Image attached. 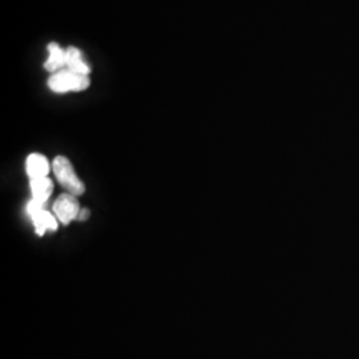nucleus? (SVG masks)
Returning a JSON list of instances; mask_svg holds the SVG:
<instances>
[{"mask_svg":"<svg viewBox=\"0 0 359 359\" xmlns=\"http://www.w3.org/2000/svg\"><path fill=\"white\" fill-rule=\"evenodd\" d=\"M52 170L59 181V184L65 188L67 193H71V194L79 197L86 192L84 182L77 177L76 172L72 167L71 161L65 156H57L53 160Z\"/></svg>","mask_w":359,"mask_h":359,"instance_id":"1","label":"nucleus"},{"mask_svg":"<svg viewBox=\"0 0 359 359\" xmlns=\"http://www.w3.org/2000/svg\"><path fill=\"white\" fill-rule=\"evenodd\" d=\"M48 87L55 93L84 90L90 87V77L65 68L52 74V76L48 79Z\"/></svg>","mask_w":359,"mask_h":359,"instance_id":"2","label":"nucleus"},{"mask_svg":"<svg viewBox=\"0 0 359 359\" xmlns=\"http://www.w3.org/2000/svg\"><path fill=\"white\" fill-rule=\"evenodd\" d=\"M27 212L35 225L38 236H43L46 231H55L57 229L56 218L46 209L44 204L31 200L27 205Z\"/></svg>","mask_w":359,"mask_h":359,"instance_id":"3","label":"nucleus"},{"mask_svg":"<svg viewBox=\"0 0 359 359\" xmlns=\"http://www.w3.org/2000/svg\"><path fill=\"white\" fill-rule=\"evenodd\" d=\"M80 210L81 209L79 205L76 196H74L71 193H65V194L59 196V198L53 204L55 216L65 225L69 224L74 219H77Z\"/></svg>","mask_w":359,"mask_h":359,"instance_id":"4","label":"nucleus"},{"mask_svg":"<svg viewBox=\"0 0 359 359\" xmlns=\"http://www.w3.org/2000/svg\"><path fill=\"white\" fill-rule=\"evenodd\" d=\"M26 168L29 180L48 177V173L51 170L50 161L47 160L46 156L40 154H29L27 158Z\"/></svg>","mask_w":359,"mask_h":359,"instance_id":"5","label":"nucleus"},{"mask_svg":"<svg viewBox=\"0 0 359 359\" xmlns=\"http://www.w3.org/2000/svg\"><path fill=\"white\" fill-rule=\"evenodd\" d=\"M65 68L76 72L80 75L88 76L90 72V67L87 65V62L83 57V52L80 51L76 47H68L65 50Z\"/></svg>","mask_w":359,"mask_h":359,"instance_id":"6","label":"nucleus"},{"mask_svg":"<svg viewBox=\"0 0 359 359\" xmlns=\"http://www.w3.org/2000/svg\"><path fill=\"white\" fill-rule=\"evenodd\" d=\"M31 192H32V200L46 205V203L50 200L52 192H53L52 180L48 177L31 180Z\"/></svg>","mask_w":359,"mask_h":359,"instance_id":"7","label":"nucleus"},{"mask_svg":"<svg viewBox=\"0 0 359 359\" xmlns=\"http://www.w3.org/2000/svg\"><path fill=\"white\" fill-rule=\"evenodd\" d=\"M48 52H50V56H48L47 62L44 63V68L52 74L62 71L65 67V60H67L65 50H63L57 43H50Z\"/></svg>","mask_w":359,"mask_h":359,"instance_id":"8","label":"nucleus"},{"mask_svg":"<svg viewBox=\"0 0 359 359\" xmlns=\"http://www.w3.org/2000/svg\"><path fill=\"white\" fill-rule=\"evenodd\" d=\"M90 209L84 208V209H81V210H80V213H79V216H77V221H87V219L90 218Z\"/></svg>","mask_w":359,"mask_h":359,"instance_id":"9","label":"nucleus"}]
</instances>
